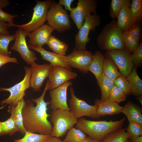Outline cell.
I'll return each mask as SVG.
<instances>
[{"instance_id":"836d02e7","label":"cell","mask_w":142,"mask_h":142,"mask_svg":"<svg viewBox=\"0 0 142 142\" xmlns=\"http://www.w3.org/2000/svg\"><path fill=\"white\" fill-rule=\"evenodd\" d=\"M15 34L7 35L0 34V54L7 56L11 57V55L8 50L10 43L14 40Z\"/></svg>"},{"instance_id":"cb8c5ba5","label":"cell","mask_w":142,"mask_h":142,"mask_svg":"<svg viewBox=\"0 0 142 142\" xmlns=\"http://www.w3.org/2000/svg\"><path fill=\"white\" fill-rule=\"evenodd\" d=\"M126 78L130 84L131 93L136 96L142 95V80L138 75L136 67H133Z\"/></svg>"},{"instance_id":"ffe728a7","label":"cell","mask_w":142,"mask_h":142,"mask_svg":"<svg viewBox=\"0 0 142 142\" xmlns=\"http://www.w3.org/2000/svg\"><path fill=\"white\" fill-rule=\"evenodd\" d=\"M25 103L23 99L15 106L9 105L7 110L12 116L16 126L19 130V132L24 135L26 130L23 124L22 110Z\"/></svg>"},{"instance_id":"30bf717a","label":"cell","mask_w":142,"mask_h":142,"mask_svg":"<svg viewBox=\"0 0 142 142\" xmlns=\"http://www.w3.org/2000/svg\"><path fill=\"white\" fill-rule=\"evenodd\" d=\"M106 57L110 58L119 69L121 75L126 78L131 73L134 66L131 54L126 48L106 51Z\"/></svg>"},{"instance_id":"9c48e42d","label":"cell","mask_w":142,"mask_h":142,"mask_svg":"<svg viewBox=\"0 0 142 142\" xmlns=\"http://www.w3.org/2000/svg\"><path fill=\"white\" fill-rule=\"evenodd\" d=\"M97 1L95 0H78L77 6L72 8L70 17L78 30L84 23L86 17L97 14Z\"/></svg>"},{"instance_id":"6da1fadb","label":"cell","mask_w":142,"mask_h":142,"mask_svg":"<svg viewBox=\"0 0 142 142\" xmlns=\"http://www.w3.org/2000/svg\"><path fill=\"white\" fill-rule=\"evenodd\" d=\"M48 87L47 82L42 95L38 98L32 99V101L36 103V106L31 101L26 102L22 110V115L23 125L27 131L51 135L53 126L48 119L50 115L47 112L49 102H45L44 99Z\"/></svg>"},{"instance_id":"52a82bcc","label":"cell","mask_w":142,"mask_h":142,"mask_svg":"<svg viewBox=\"0 0 142 142\" xmlns=\"http://www.w3.org/2000/svg\"><path fill=\"white\" fill-rule=\"evenodd\" d=\"M36 1V4L33 8V12L30 21L26 24L21 25L13 24L12 27L21 28L29 33L44 25L47 21V13L53 1Z\"/></svg>"},{"instance_id":"681fc988","label":"cell","mask_w":142,"mask_h":142,"mask_svg":"<svg viewBox=\"0 0 142 142\" xmlns=\"http://www.w3.org/2000/svg\"><path fill=\"white\" fill-rule=\"evenodd\" d=\"M137 99L139 102L142 104V95L138 96V97L137 98Z\"/></svg>"},{"instance_id":"8d00e7d4","label":"cell","mask_w":142,"mask_h":142,"mask_svg":"<svg viewBox=\"0 0 142 142\" xmlns=\"http://www.w3.org/2000/svg\"><path fill=\"white\" fill-rule=\"evenodd\" d=\"M114 84L122 89L127 95L132 93L130 84L126 78L120 75L114 82Z\"/></svg>"},{"instance_id":"e0dca14e","label":"cell","mask_w":142,"mask_h":142,"mask_svg":"<svg viewBox=\"0 0 142 142\" xmlns=\"http://www.w3.org/2000/svg\"><path fill=\"white\" fill-rule=\"evenodd\" d=\"M29 49L39 53L42 58L50 63L53 66H58L71 70L69 65L67 56L64 55L46 50L42 47H39L29 44Z\"/></svg>"},{"instance_id":"8992f818","label":"cell","mask_w":142,"mask_h":142,"mask_svg":"<svg viewBox=\"0 0 142 142\" xmlns=\"http://www.w3.org/2000/svg\"><path fill=\"white\" fill-rule=\"evenodd\" d=\"M48 25L60 33L72 28L71 22L66 11L54 1H53L47 14Z\"/></svg>"},{"instance_id":"ac0fdd59","label":"cell","mask_w":142,"mask_h":142,"mask_svg":"<svg viewBox=\"0 0 142 142\" xmlns=\"http://www.w3.org/2000/svg\"><path fill=\"white\" fill-rule=\"evenodd\" d=\"M54 29L47 24L28 33L27 36L29 39V44L39 47H42L46 44L52 36Z\"/></svg>"},{"instance_id":"1f68e13d","label":"cell","mask_w":142,"mask_h":142,"mask_svg":"<svg viewBox=\"0 0 142 142\" xmlns=\"http://www.w3.org/2000/svg\"><path fill=\"white\" fill-rule=\"evenodd\" d=\"M87 136L79 129L73 127L67 132L64 142H81Z\"/></svg>"},{"instance_id":"3957f363","label":"cell","mask_w":142,"mask_h":142,"mask_svg":"<svg viewBox=\"0 0 142 142\" xmlns=\"http://www.w3.org/2000/svg\"><path fill=\"white\" fill-rule=\"evenodd\" d=\"M97 42L100 48L106 51L126 48L123 32L115 20L106 24L103 28L97 38Z\"/></svg>"},{"instance_id":"4fadbf2b","label":"cell","mask_w":142,"mask_h":142,"mask_svg":"<svg viewBox=\"0 0 142 142\" xmlns=\"http://www.w3.org/2000/svg\"><path fill=\"white\" fill-rule=\"evenodd\" d=\"M93 54L86 50L74 49L67 56L69 66L77 69L83 73L88 72Z\"/></svg>"},{"instance_id":"5b68a950","label":"cell","mask_w":142,"mask_h":142,"mask_svg":"<svg viewBox=\"0 0 142 142\" xmlns=\"http://www.w3.org/2000/svg\"><path fill=\"white\" fill-rule=\"evenodd\" d=\"M24 69L25 76L20 82L10 87H0V92L7 91L10 93L8 98L1 101L0 109H3L7 105L15 106L24 99L26 94V90L30 87V79L32 72L31 66H25Z\"/></svg>"},{"instance_id":"603a6c76","label":"cell","mask_w":142,"mask_h":142,"mask_svg":"<svg viewBox=\"0 0 142 142\" xmlns=\"http://www.w3.org/2000/svg\"><path fill=\"white\" fill-rule=\"evenodd\" d=\"M105 58L103 54L99 50L93 54L88 71L94 75L97 80L103 73Z\"/></svg>"},{"instance_id":"5bb4252c","label":"cell","mask_w":142,"mask_h":142,"mask_svg":"<svg viewBox=\"0 0 142 142\" xmlns=\"http://www.w3.org/2000/svg\"><path fill=\"white\" fill-rule=\"evenodd\" d=\"M72 85V82L69 81L49 90L50 100L49 104L53 110L57 109L70 110L67 102V90L68 87Z\"/></svg>"},{"instance_id":"ee69618b","label":"cell","mask_w":142,"mask_h":142,"mask_svg":"<svg viewBox=\"0 0 142 142\" xmlns=\"http://www.w3.org/2000/svg\"><path fill=\"white\" fill-rule=\"evenodd\" d=\"M74 0H59L58 3L60 6H63L66 10L71 12L72 8L71 7V4Z\"/></svg>"},{"instance_id":"d6986e66","label":"cell","mask_w":142,"mask_h":142,"mask_svg":"<svg viewBox=\"0 0 142 142\" xmlns=\"http://www.w3.org/2000/svg\"><path fill=\"white\" fill-rule=\"evenodd\" d=\"M94 105L97 106V113L99 117L119 114L121 113L123 107L109 100L102 102L100 100L97 99L95 100Z\"/></svg>"},{"instance_id":"277c9868","label":"cell","mask_w":142,"mask_h":142,"mask_svg":"<svg viewBox=\"0 0 142 142\" xmlns=\"http://www.w3.org/2000/svg\"><path fill=\"white\" fill-rule=\"evenodd\" d=\"M50 115V120L53 124L51 135L52 136L59 138L63 136L78 121L70 110H53Z\"/></svg>"},{"instance_id":"d590c367","label":"cell","mask_w":142,"mask_h":142,"mask_svg":"<svg viewBox=\"0 0 142 142\" xmlns=\"http://www.w3.org/2000/svg\"><path fill=\"white\" fill-rule=\"evenodd\" d=\"M123 38L126 48L130 53H133L138 48V42L128 31L123 32Z\"/></svg>"},{"instance_id":"4dcf8cb0","label":"cell","mask_w":142,"mask_h":142,"mask_svg":"<svg viewBox=\"0 0 142 142\" xmlns=\"http://www.w3.org/2000/svg\"><path fill=\"white\" fill-rule=\"evenodd\" d=\"M51 136L26 131L22 138L15 139L14 142H44Z\"/></svg>"},{"instance_id":"c3c4849f","label":"cell","mask_w":142,"mask_h":142,"mask_svg":"<svg viewBox=\"0 0 142 142\" xmlns=\"http://www.w3.org/2000/svg\"><path fill=\"white\" fill-rule=\"evenodd\" d=\"M81 142H101V141L92 139L89 136H87Z\"/></svg>"},{"instance_id":"d6a6232c","label":"cell","mask_w":142,"mask_h":142,"mask_svg":"<svg viewBox=\"0 0 142 142\" xmlns=\"http://www.w3.org/2000/svg\"><path fill=\"white\" fill-rule=\"evenodd\" d=\"M130 8L135 22H140L142 19V0H132Z\"/></svg>"},{"instance_id":"f6af8a7d","label":"cell","mask_w":142,"mask_h":142,"mask_svg":"<svg viewBox=\"0 0 142 142\" xmlns=\"http://www.w3.org/2000/svg\"><path fill=\"white\" fill-rule=\"evenodd\" d=\"M128 142H142V136H129Z\"/></svg>"},{"instance_id":"d4e9b609","label":"cell","mask_w":142,"mask_h":142,"mask_svg":"<svg viewBox=\"0 0 142 142\" xmlns=\"http://www.w3.org/2000/svg\"><path fill=\"white\" fill-rule=\"evenodd\" d=\"M97 80L101 92L100 101L103 102L108 100L110 92L114 85V82L107 77L103 73Z\"/></svg>"},{"instance_id":"7c38bea8","label":"cell","mask_w":142,"mask_h":142,"mask_svg":"<svg viewBox=\"0 0 142 142\" xmlns=\"http://www.w3.org/2000/svg\"><path fill=\"white\" fill-rule=\"evenodd\" d=\"M15 34V41L11 49L18 52L28 65H31L35 62L37 59L35 52L30 50L27 45L26 38L28 33L19 28Z\"/></svg>"},{"instance_id":"f546056e","label":"cell","mask_w":142,"mask_h":142,"mask_svg":"<svg viewBox=\"0 0 142 142\" xmlns=\"http://www.w3.org/2000/svg\"><path fill=\"white\" fill-rule=\"evenodd\" d=\"M126 129L121 128L107 135L101 142H128L129 136Z\"/></svg>"},{"instance_id":"b9f144b4","label":"cell","mask_w":142,"mask_h":142,"mask_svg":"<svg viewBox=\"0 0 142 142\" xmlns=\"http://www.w3.org/2000/svg\"><path fill=\"white\" fill-rule=\"evenodd\" d=\"M9 63H18L19 62L18 59L16 58L7 56L0 54V68Z\"/></svg>"},{"instance_id":"484cf974","label":"cell","mask_w":142,"mask_h":142,"mask_svg":"<svg viewBox=\"0 0 142 142\" xmlns=\"http://www.w3.org/2000/svg\"><path fill=\"white\" fill-rule=\"evenodd\" d=\"M54 53L65 55L68 48V45L55 36L52 35L46 44Z\"/></svg>"},{"instance_id":"83f0119b","label":"cell","mask_w":142,"mask_h":142,"mask_svg":"<svg viewBox=\"0 0 142 142\" xmlns=\"http://www.w3.org/2000/svg\"><path fill=\"white\" fill-rule=\"evenodd\" d=\"M18 132H19V130L12 115L4 121H0V136L7 135L12 136Z\"/></svg>"},{"instance_id":"4316f807","label":"cell","mask_w":142,"mask_h":142,"mask_svg":"<svg viewBox=\"0 0 142 142\" xmlns=\"http://www.w3.org/2000/svg\"><path fill=\"white\" fill-rule=\"evenodd\" d=\"M103 73L108 78L114 82L121 75L118 68L113 60L109 58H105Z\"/></svg>"},{"instance_id":"74e56055","label":"cell","mask_w":142,"mask_h":142,"mask_svg":"<svg viewBox=\"0 0 142 142\" xmlns=\"http://www.w3.org/2000/svg\"><path fill=\"white\" fill-rule=\"evenodd\" d=\"M126 129V132L129 136H139L142 135V125L135 122L129 121Z\"/></svg>"},{"instance_id":"7bdbcfd3","label":"cell","mask_w":142,"mask_h":142,"mask_svg":"<svg viewBox=\"0 0 142 142\" xmlns=\"http://www.w3.org/2000/svg\"><path fill=\"white\" fill-rule=\"evenodd\" d=\"M10 28L8 24L0 19V34L10 35L8 29Z\"/></svg>"},{"instance_id":"9a60e30c","label":"cell","mask_w":142,"mask_h":142,"mask_svg":"<svg viewBox=\"0 0 142 142\" xmlns=\"http://www.w3.org/2000/svg\"><path fill=\"white\" fill-rule=\"evenodd\" d=\"M78 76L75 72L66 68L58 66H53L47 82L48 90H52L70 80L75 79Z\"/></svg>"},{"instance_id":"7a4b0ae2","label":"cell","mask_w":142,"mask_h":142,"mask_svg":"<svg viewBox=\"0 0 142 142\" xmlns=\"http://www.w3.org/2000/svg\"><path fill=\"white\" fill-rule=\"evenodd\" d=\"M126 119L124 117L114 121H95L81 117L78 119L75 127L91 138L101 141L110 133L121 129Z\"/></svg>"},{"instance_id":"2e32d148","label":"cell","mask_w":142,"mask_h":142,"mask_svg":"<svg viewBox=\"0 0 142 142\" xmlns=\"http://www.w3.org/2000/svg\"><path fill=\"white\" fill-rule=\"evenodd\" d=\"M32 72L30 79V87L35 92L41 91L45 80L48 77L53 66L50 64H37L35 62L31 65Z\"/></svg>"},{"instance_id":"8fae6325","label":"cell","mask_w":142,"mask_h":142,"mask_svg":"<svg viewBox=\"0 0 142 142\" xmlns=\"http://www.w3.org/2000/svg\"><path fill=\"white\" fill-rule=\"evenodd\" d=\"M69 90L71 96L69 101V108L76 118L78 119L84 116L93 118H99L97 113L96 105H90L77 97L72 87L70 88Z\"/></svg>"},{"instance_id":"44dd1931","label":"cell","mask_w":142,"mask_h":142,"mask_svg":"<svg viewBox=\"0 0 142 142\" xmlns=\"http://www.w3.org/2000/svg\"><path fill=\"white\" fill-rule=\"evenodd\" d=\"M116 18L118 26L123 32L128 31L135 23L132 17L130 7H124Z\"/></svg>"},{"instance_id":"ba28073f","label":"cell","mask_w":142,"mask_h":142,"mask_svg":"<svg viewBox=\"0 0 142 142\" xmlns=\"http://www.w3.org/2000/svg\"><path fill=\"white\" fill-rule=\"evenodd\" d=\"M99 15L91 14L87 16L84 22L75 36L74 49L86 50V44L90 40L89 35L91 31H94L100 23Z\"/></svg>"},{"instance_id":"bcb514c9","label":"cell","mask_w":142,"mask_h":142,"mask_svg":"<svg viewBox=\"0 0 142 142\" xmlns=\"http://www.w3.org/2000/svg\"><path fill=\"white\" fill-rule=\"evenodd\" d=\"M44 142H64L59 138L52 136H51Z\"/></svg>"},{"instance_id":"e575fe53","label":"cell","mask_w":142,"mask_h":142,"mask_svg":"<svg viewBox=\"0 0 142 142\" xmlns=\"http://www.w3.org/2000/svg\"><path fill=\"white\" fill-rule=\"evenodd\" d=\"M127 95L122 89L114 85L110 92L108 100L118 104L125 101Z\"/></svg>"},{"instance_id":"f1b7e54d","label":"cell","mask_w":142,"mask_h":142,"mask_svg":"<svg viewBox=\"0 0 142 142\" xmlns=\"http://www.w3.org/2000/svg\"><path fill=\"white\" fill-rule=\"evenodd\" d=\"M131 3L130 0H112L109 11L111 18L115 19L124 7H130Z\"/></svg>"},{"instance_id":"ab89813d","label":"cell","mask_w":142,"mask_h":142,"mask_svg":"<svg viewBox=\"0 0 142 142\" xmlns=\"http://www.w3.org/2000/svg\"><path fill=\"white\" fill-rule=\"evenodd\" d=\"M18 16V15H13L7 13L2 9H0V19L7 22L9 25V28L12 27V25L14 24V18Z\"/></svg>"},{"instance_id":"7402d4cb","label":"cell","mask_w":142,"mask_h":142,"mask_svg":"<svg viewBox=\"0 0 142 142\" xmlns=\"http://www.w3.org/2000/svg\"><path fill=\"white\" fill-rule=\"evenodd\" d=\"M121 113L126 115L129 121H135L142 125L141 110L136 104L129 101L123 107Z\"/></svg>"},{"instance_id":"f35d334b","label":"cell","mask_w":142,"mask_h":142,"mask_svg":"<svg viewBox=\"0 0 142 142\" xmlns=\"http://www.w3.org/2000/svg\"><path fill=\"white\" fill-rule=\"evenodd\" d=\"M132 62L134 66L137 68L141 65L142 63V42L139 43V46L131 54Z\"/></svg>"},{"instance_id":"60d3db41","label":"cell","mask_w":142,"mask_h":142,"mask_svg":"<svg viewBox=\"0 0 142 142\" xmlns=\"http://www.w3.org/2000/svg\"><path fill=\"white\" fill-rule=\"evenodd\" d=\"M141 31V27L139 23H135L128 31L139 43L140 39Z\"/></svg>"},{"instance_id":"7dc6e473","label":"cell","mask_w":142,"mask_h":142,"mask_svg":"<svg viewBox=\"0 0 142 142\" xmlns=\"http://www.w3.org/2000/svg\"><path fill=\"white\" fill-rule=\"evenodd\" d=\"M10 3L8 0H0V9L7 7Z\"/></svg>"}]
</instances>
